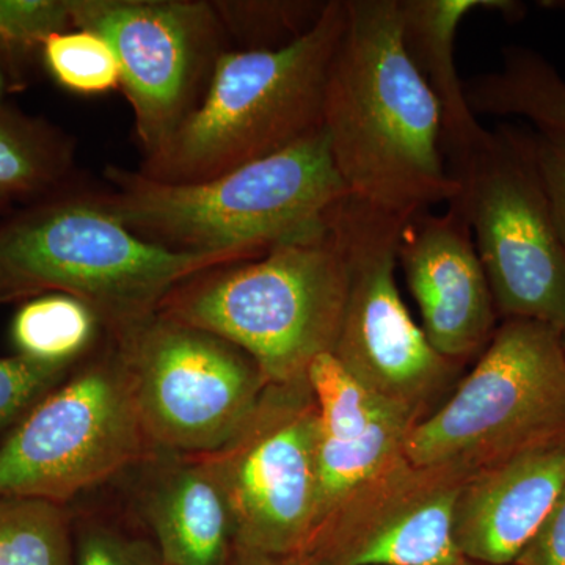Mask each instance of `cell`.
I'll use <instances>...</instances> for the list:
<instances>
[{
    "label": "cell",
    "instance_id": "30bf717a",
    "mask_svg": "<svg viewBox=\"0 0 565 565\" xmlns=\"http://www.w3.org/2000/svg\"><path fill=\"white\" fill-rule=\"evenodd\" d=\"M111 340L158 452L199 456L221 448L269 385L243 349L161 311Z\"/></svg>",
    "mask_w": 565,
    "mask_h": 565
},
{
    "label": "cell",
    "instance_id": "4dcf8cb0",
    "mask_svg": "<svg viewBox=\"0 0 565 565\" xmlns=\"http://www.w3.org/2000/svg\"><path fill=\"white\" fill-rule=\"evenodd\" d=\"M13 95L9 74H7L6 65H3L2 57H0V103L7 102L9 96Z\"/></svg>",
    "mask_w": 565,
    "mask_h": 565
},
{
    "label": "cell",
    "instance_id": "7a4b0ae2",
    "mask_svg": "<svg viewBox=\"0 0 565 565\" xmlns=\"http://www.w3.org/2000/svg\"><path fill=\"white\" fill-rule=\"evenodd\" d=\"M104 177L96 199L145 243L237 262L322 232L349 196L323 129L203 182L167 184L117 166Z\"/></svg>",
    "mask_w": 565,
    "mask_h": 565
},
{
    "label": "cell",
    "instance_id": "603a6c76",
    "mask_svg": "<svg viewBox=\"0 0 565 565\" xmlns=\"http://www.w3.org/2000/svg\"><path fill=\"white\" fill-rule=\"evenodd\" d=\"M327 2L322 0H226L214 2L226 35L239 51H275L311 31Z\"/></svg>",
    "mask_w": 565,
    "mask_h": 565
},
{
    "label": "cell",
    "instance_id": "52a82bcc",
    "mask_svg": "<svg viewBox=\"0 0 565 565\" xmlns=\"http://www.w3.org/2000/svg\"><path fill=\"white\" fill-rule=\"evenodd\" d=\"M156 452L120 348L104 334L0 441V497L68 505Z\"/></svg>",
    "mask_w": 565,
    "mask_h": 565
},
{
    "label": "cell",
    "instance_id": "8fae6325",
    "mask_svg": "<svg viewBox=\"0 0 565 565\" xmlns=\"http://www.w3.org/2000/svg\"><path fill=\"white\" fill-rule=\"evenodd\" d=\"M196 457L225 497L234 544L305 555L318 509V405L308 377L267 385L239 430Z\"/></svg>",
    "mask_w": 565,
    "mask_h": 565
},
{
    "label": "cell",
    "instance_id": "ac0fdd59",
    "mask_svg": "<svg viewBox=\"0 0 565 565\" xmlns=\"http://www.w3.org/2000/svg\"><path fill=\"white\" fill-rule=\"evenodd\" d=\"M478 10L516 21L525 13V6L512 0H399L405 51L440 106L448 166L470 151L486 132L468 103L455 54L460 22Z\"/></svg>",
    "mask_w": 565,
    "mask_h": 565
},
{
    "label": "cell",
    "instance_id": "277c9868",
    "mask_svg": "<svg viewBox=\"0 0 565 565\" xmlns=\"http://www.w3.org/2000/svg\"><path fill=\"white\" fill-rule=\"evenodd\" d=\"M345 25V0L275 51L223 52L200 103L139 172L167 184L203 182L321 131L327 81Z\"/></svg>",
    "mask_w": 565,
    "mask_h": 565
},
{
    "label": "cell",
    "instance_id": "f546056e",
    "mask_svg": "<svg viewBox=\"0 0 565 565\" xmlns=\"http://www.w3.org/2000/svg\"><path fill=\"white\" fill-rule=\"evenodd\" d=\"M223 565H311L305 555H267L233 544Z\"/></svg>",
    "mask_w": 565,
    "mask_h": 565
},
{
    "label": "cell",
    "instance_id": "4316f807",
    "mask_svg": "<svg viewBox=\"0 0 565 565\" xmlns=\"http://www.w3.org/2000/svg\"><path fill=\"white\" fill-rule=\"evenodd\" d=\"M74 565H159L152 541L131 537L98 519L73 514Z\"/></svg>",
    "mask_w": 565,
    "mask_h": 565
},
{
    "label": "cell",
    "instance_id": "d6986e66",
    "mask_svg": "<svg viewBox=\"0 0 565 565\" xmlns=\"http://www.w3.org/2000/svg\"><path fill=\"white\" fill-rule=\"evenodd\" d=\"M74 184V137L10 99L0 103V191L17 203L28 204Z\"/></svg>",
    "mask_w": 565,
    "mask_h": 565
},
{
    "label": "cell",
    "instance_id": "d4e9b609",
    "mask_svg": "<svg viewBox=\"0 0 565 565\" xmlns=\"http://www.w3.org/2000/svg\"><path fill=\"white\" fill-rule=\"evenodd\" d=\"M41 65L63 90L81 96L121 88V70L114 50L98 33L71 29L44 43Z\"/></svg>",
    "mask_w": 565,
    "mask_h": 565
},
{
    "label": "cell",
    "instance_id": "e0dca14e",
    "mask_svg": "<svg viewBox=\"0 0 565 565\" xmlns=\"http://www.w3.org/2000/svg\"><path fill=\"white\" fill-rule=\"evenodd\" d=\"M137 468V511L162 565L225 564L234 544L232 515L202 460L156 452Z\"/></svg>",
    "mask_w": 565,
    "mask_h": 565
},
{
    "label": "cell",
    "instance_id": "2e32d148",
    "mask_svg": "<svg viewBox=\"0 0 565 565\" xmlns=\"http://www.w3.org/2000/svg\"><path fill=\"white\" fill-rule=\"evenodd\" d=\"M565 482V440L487 467L457 498L455 541L475 563L514 565L544 526Z\"/></svg>",
    "mask_w": 565,
    "mask_h": 565
},
{
    "label": "cell",
    "instance_id": "1f68e13d",
    "mask_svg": "<svg viewBox=\"0 0 565 565\" xmlns=\"http://www.w3.org/2000/svg\"><path fill=\"white\" fill-rule=\"evenodd\" d=\"M14 202L13 199L9 195V193L0 191V217H3V215L9 214L11 210H13Z\"/></svg>",
    "mask_w": 565,
    "mask_h": 565
},
{
    "label": "cell",
    "instance_id": "9a60e30c",
    "mask_svg": "<svg viewBox=\"0 0 565 565\" xmlns=\"http://www.w3.org/2000/svg\"><path fill=\"white\" fill-rule=\"evenodd\" d=\"M308 381L318 405L316 533L356 487L404 456L405 441L422 418L360 384L333 353L315 360Z\"/></svg>",
    "mask_w": 565,
    "mask_h": 565
},
{
    "label": "cell",
    "instance_id": "d6a6232c",
    "mask_svg": "<svg viewBox=\"0 0 565 565\" xmlns=\"http://www.w3.org/2000/svg\"><path fill=\"white\" fill-rule=\"evenodd\" d=\"M451 565H489V564L475 563V561L465 559V557H460L459 561H456V563L451 564Z\"/></svg>",
    "mask_w": 565,
    "mask_h": 565
},
{
    "label": "cell",
    "instance_id": "ba28073f",
    "mask_svg": "<svg viewBox=\"0 0 565 565\" xmlns=\"http://www.w3.org/2000/svg\"><path fill=\"white\" fill-rule=\"evenodd\" d=\"M462 211L503 321L526 319L565 332V245L535 169L530 134L486 129L449 163ZM449 202V203H451Z\"/></svg>",
    "mask_w": 565,
    "mask_h": 565
},
{
    "label": "cell",
    "instance_id": "484cf974",
    "mask_svg": "<svg viewBox=\"0 0 565 565\" xmlns=\"http://www.w3.org/2000/svg\"><path fill=\"white\" fill-rule=\"evenodd\" d=\"M73 367L33 362L21 355L2 356L0 359V438L3 440L33 405L43 399L55 386L62 384Z\"/></svg>",
    "mask_w": 565,
    "mask_h": 565
},
{
    "label": "cell",
    "instance_id": "8992f818",
    "mask_svg": "<svg viewBox=\"0 0 565 565\" xmlns=\"http://www.w3.org/2000/svg\"><path fill=\"white\" fill-rule=\"evenodd\" d=\"M565 440L563 333L508 319L473 370L416 424L404 456L419 467L476 475L530 449Z\"/></svg>",
    "mask_w": 565,
    "mask_h": 565
},
{
    "label": "cell",
    "instance_id": "f1b7e54d",
    "mask_svg": "<svg viewBox=\"0 0 565 565\" xmlns=\"http://www.w3.org/2000/svg\"><path fill=\"white\" fill-rule=\"evenodd\" d=\"M514 565H565V482L544 526Z\"/></svg>",
    "mask_w": 565,
    "mask_h": 565
},
{
    "label": "cell",
    "instance_id": "836d02e7",
    "mask_svg": "<svg viewBox=\"0 0 565 565\" xmlns=\"http://www.w3.org/2000/svg\"><path fill=\"white\" fill-rule=\"evenodd\" d=\"M564 348H565V332L563 333Z\"/></svg>",
    "mask_w": 565,
    "mask_h": 565
},
{
    "label": "cell",
    "instance_id": "5bb4252c",
    "mask_svg": "<svg viewBox=\"0 0 565 565\" xmlns=\"http://www.w3.org/2000/svg\"><path fill=\"white\" fill-rule=\"evenodd\" d=\"M397 266L435 351L459 364L481 355L500 316L470 226L456 203L446 204L440 214L424 211L404 222Z\"/></svg>",
    "mask_w": 565,
    "mask_h": 565
},
{
    "label": "cell",
    "instance_id": "e575fe53",
    "mask_svg": "<svg viewBox=\"0 0 565 565\" xmlns=\"http://www.w3.org/2000/svg\"><path fill=\"white\" fill-rule=\"evenodd\" d=\"M159 565H162V564H159Z\"/></svg>",
    "mask_w": 565,
    "mask_h": 565
},
{
    "label": "cell",
    "instance_id": "3957f363",
    "mask_svg": "<svg viewBox=\"0 0 565 565\" xmlns=\"http://www.w3.org/2000/svg\"><path fill=\"white\" fill-rule=\"evenodd\" d=\"M233 263L145 243L77 184L0 217V305L65 294L87 303L111 338L158 313L180 282Z\"/></svg>",
    "mask_w": 565,
    "mask_h": 565
},
{
    "label": "cell",
    "instance_id": "6da1fadb",
    "mask_svg": "<svg viewBox=\"0 0 565 565\" xmlns=\"http://www.w3.org/2000/svg\"><path fill=\"white\" fill-rule=\"evenodd\" d=\"M322 129L355 202L407 221L459 193L440 106L404 47L399 0H345Z\"/></svg>",
    "mask_w": 565,
    "mask_h": 565
},
{
    "label": "cell",
    "instance_id": "7c38bea8",
    "mask_svg": "<svg viewBox=\"0 0 565 565\" xmlns=\"http://www.w3.org/2000/svg\"><path fill=\"white\" fill-rule=\"evenodd\" d=\"M74 29L98 33L121 70L143 158L161 150L202 99L228 35L206 0H68Z\"/></svg>",
    "mask_w": 565,
    "mask_h": 565
},
{
    "label": "cell",
    "instance_id": "83f0119b",
    "mask_svg": "<svg viewBox=\"0 0 565 565\" xmlns=\"http://www.w3.org/2000/svg\"><path fill=\"white\" fill-rule=\"evenodd\" d=\"M530 145L553 221L565 245V136L537 131L530 134Z\"/></svg>",
    "mask_w": 565,
    "mask_h": 565
},
{
    "label": "cell",
    "instance_id": "5b68a950",
    "mask_svg": "<svg viewBox=\"0 0 565 565\" xmlns=\"http://www.w3.org/2000/svg\"><path fill=\"white\" fill-rule=\"evenodd\" d=\"M348 266L332 225L248 262L180 282L159 311L230 341L269 384L308 377L332 353L348 299Z\"/></svg>",
    "mask_w": 565,
    "mask_h": 565
},
{
    "label": "cell",
    "instance_id": "9c48e42d",
    "mask_svg": "<svg viewBox=\"0 0 565 565\" xmlns=\"http://www.w3.org/2000/svg\"><path fill=\"white\" fill-rule=\"evenodd\" d=\"M404 222L349 196L330 215L349 277L332 353L360 384L423 419L451 394L462 364L435 351L401 297L397 243Z\"/></svg>",
    "mask_w": 565,
    "mask_h": 565
},
{
    "label": "cell",
    "instance_id": "7402d4cb",
    "mask_svg": "<svg viewBox=\"0 0 565 565\" xmlns=\"http://www.w3.org/2000/svg\"><path fill=\"white\" fill-rule=\"evenodd\" d=\"M0 565H74L68 505L0 497Z\"/></svg>",
    "mask_w": 565,
    "mask_h": 565
},
{
    "label": "cell",
    "instance_id": "44dd1931",
    "mask_svg": "<svg viewBox=\"0 0 565 565\" xmlns=\"http://www.w3.org/2000/svg\"><path fill=\"white\" fill-rule=\"evenodd\" d=\"M104 327L87 303L65 294L25 300L11 318L14 355L33 362L76 366L102 343Z\"/></svg>",
    "mask_w": 565,
    "mask_h": 565
},
{
    "label": "cell",
    "instance_id": "ffe728a7",
    "mask_svg": "<svg viewBox=\"0 0 565 565\" xmlns=\"http://www.w3.org/2000/svg\"><path fill=\"white\" fill-rule=\"evenodd\" d=\"M465 93L476 115L525 118L537 131L565 136V81L530 47H504L500 70L465 82Z\"/></svg>",
    "mask_w": 565,
    "mask_h": 565
},
{
    "label": "cell",
    "instance_id": "4fadbf2b",
    "mask_svg": "<svg viewBox=\"0 0 565 565\" xmlns=\"http://www.w3.org/2000/svg\"><path fill=\"white\" fill-rule=\"evenodd\" d=\"M468 478L397 457L327 515L305 556L311 565L455 564V511Z\"/></svg>",
    "mask_w": 565,
    "mask_h": 565
},
{
    "label": "cell",
    "instance_id": "cb8c5ba5",
    "mask_svg": "<svg viewBox=\"0 0 565 565\" xmlns=\"http://www.w3.org/2000/svg\"><path fill=\"white\" fill-rule=\"evenodd\" d=\"M71 29L68 0H0V57L13 93L28 87L44 43Z\"/></svg>",
    "mask_w": 565,
    "mask_h": 565
}]
</instances>
